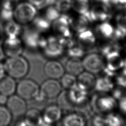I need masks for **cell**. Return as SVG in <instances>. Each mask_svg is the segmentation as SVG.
<instances>
[{
	"label": "cell",
	"instance_id": "obj_27",
	"mask_svg": "<svg viewBox=\"0 0 126 126\" xmlns=\"http://www.w3.org/2000/svg\"><path fill=\"white\" fill-rule=\"evenodd\" d=\"M63 124L64 126H83L85 122L81 116L76 114H70L64 118Z\"/></svg>",
	"mask_w": 126,
	"mask_h": 126
},
{
	"label": "cell",
	"instance_id": "obj_38",
	"mask_svg": "<svg viewBox=\"0 0 126 126\" xmlns=\"http://www.w3.org/2000/svg\"><path fill=\"white\" fill-rule=\"evenodd\" d=\"M117 25L126 28V12L121 13L116 17Z\"/></svg>",
	"mask_w": 126,
	"mask_h": 126
},
{
	"label": "cell",
	"instance_id": "obj_45",
	"mask_svg": "<svg viewBox=\"0 0 126 126\" xmlns=\"http://www.w3.org/2000/svg\"><path fill=\"white\" fill-rule=\"evenodd\" d=\"M8 96L0 93V105H3L6 103Z\"/></svg>",
	"mask_w": 126,
	"mask_h": 126
},
{
	"label": "cell",
	"instance_id": "obj_28",
	"mask_svg": "<svg viewBox=\"0 0 126 126\" xmlns=\"http://www.w3.org/2000/svg\"><path fill=\"white\" fill-rule=\"evenodd\" d=\"M50 22L45 17H36L32 23L34 29L39 32H46L50 28Z\"/></svg>",
	"mask_w": 126,
	"mask_h": 126
},
{
	"label": "cell",
	"instance_id": "obj_32",
	"mask_svg": "<svg viewBox=\"0 0 126 126\" xmlns=\"http://www.w3.org/2000/svg\"><path fill=\"white\" fill-rule=\"evenodd\" d=\"M12 115L7 108L0 105V126H8L11 122Z\"/></svg>",
	"mask_w": 126,
	"mask_h": 126
},
{
	"label": "cell",
	"instance_id": "obj_50",
	"mask_svg": "<svg viewBox=\"0 0 126 126\" xmlns=\"http://www.w3.org/2000/svg\"><path fill=\"white\" fill-rule=\"evenodd\" d=\"M123 67H124V68L123 70V74L126 75V59L124 60Z\"/></svg>",
	"mask_w": 126,
	"mask_h": 126
},
{
	"label": "cell",
	"instance_id": "obj_46",
	"mask_svg": "<svg viewBox=\"0 0 126 126\" xmlns=\"http://www.w3.org/2000/svg\"><path fill=\"white\" fill-rule=\"evenodd\" d=\"M122 92L121 90L119 89H116L114 90L113 93V95L114 98L120 99L122 97Z\"/></svg>",
	"mask_w": 126,
	"mask_h": 126
},
{
	"label": "cell",
	"instance_id": "obj_9",
	"mask_svg": "<svg viewBox=\"0 0 126 126\" xmlns=\"http://www.w3.org/2000/svg\"><path fill=\"white\" fill-rule=\"evenodd\" d=\"M72 22L73 20L70 16L63 14L53 21L52 28L60 36L71 37V33L69 26L72 24Z\"/></svg>",
	"mask_w": 126,
	"mask_h": 126
},
{
	"label": "cell",
	"instance_id": "obj_44",
	"mask_svg": "<svg viewBox=\"0 0 126 126\" xmlns=\"http://www.w3.org/2000/svg\"><path fill=\"white\" fill-rule=\"evenodd\" d=\"M97 2L101 3L109 8H111L112 5V0H96Z\"/></svg>",
	"mask_w": 126,
	"mask_h": 126
},
{
	"label": "cell",
	"instance_id": "obj_37",
	"mask_svg": "<svg viewBox=\"0 0 126 126\" xmlns=\"http://www.w3.org/2000/svg\"><path fill=\"white\" fill-rule=\"evenodd\" d=\"M113 36L116 39L124 38L126 36V28L117 25V28L114 30Z\"/></svg>",
	"mask_w": 126,
	"mask_h": 126
},
{
	"label": "cell",
	"instance_id": "obj_25",
	"mask_svg": "<svg viewBox=\"0 0 126 126\" xmlns=\"http://www.w3.org/2000/svg\"><path fill=\"white\" fill-rule=\"evenodd\" d=\"M3 29L6 35L9 37H18L21 32L20 25L12 20L6 21Z\"/></svg>",
	"mask_w": 126,
	"mask_h": 126
},
{
	"label": "cell",
	"instance_id": "obj_41",
	"mask_svg": "<svg viewBox=\"0 0 126 126\" xmlns=\"http://www.w3.org/2000/svg\"><path fill=\"white\" fill-rule=\"evenodd\" d=\"M93 125L96 126H101L106 125L105 120L100 116H96L94 118Z\"/></svg>",
	"mask_w": 126,
	"mask_h": 126
},
{
	"label": "cell",
	"instance_id": "obj_30",
	"mask_svg": "<svg viewBox=\"0 0 126 126\" xmlns=\"http://www.w3.org/2000/svg\"><path fill=\"white\" fill-rule=\"evenodd\" d=\"M61 85L66 90H70L77 86V79L73 75L64 73L61 77Z\"/></svg>",
	"mask_w": 126,
	"mask_h": 126
},
{
	"label": "cell",
	"instance_id": "obj_3",
	"mask_svg": "<svg viewBox=\"0 0 126 126\" xmlns=\"http://www.w3.org/2000/svg\"><path fill=\"white\" fill-rule=\"evenodd\" d=\"M62 91V86L56 79H49L45 81L39 88V92L34 98L38 101L57 97Z\"/></svg>",
	"mask_w": 126,
	"mask_h": 126
},
{
	"label": "cell",
	"instance_id": "obj_11",
	"mask_svg": "<svg viewBox=\"0 0 126 126\" xmlns=\"http://www.w3.org/2000/svg\"><path fill=\"white\" fill-rule=\"evenodd\" d=\"M62 116V109L56 105L47 106L42 114L44 125H50L58 122Z\"/></svg>",
	"mask_w": 126,
	"mask_h": 126
},
{
	"label": "cell",
	"instance_id": "obj_13",
	"mask_svg": "<svg viewBox=\"0 0 126 126\" xmlns=\"http://www.w3.org/2000/svg\"><path fill=\"white\" fill-rule=\"evenodd\" d=\"M107 64L106 68L109 70L115 72L123 67L124 60L123 59L118 51H112L105 56Z\"/></svg>",
	"mask_w": 126,
	"mask_h": 126
},
{
	"label": "cell",
	"instance_id": "obj_21",
	"mask_svg": "<svg viewBox=\"0 0 126 126\" xmlns=\"http://www.w3.org/2000/svg\"><path fill=\"white\" fill-rule=\"evenodd\" d=\"M69 96L74 104H80L84 102L87 98V91L79 88L77 85L68 90Z\"/></svg>",
	"mask_w": 126,
	"mask_h": 126
},
{
	"label": "cell",
	"instance_id": "obj_34",
	"mask_svg": "<svg viewBox=\"0 0 126 126\" xmlns=\"http://www.w3.org/2000/svg\"><path fill=\"white\" fill-rule=\"evenodd\" d=\"M72 0H57L55 6L60 12L67 11L72 7Z\"/></svg>",
	"mask_w": 126,
	"mask_h": 126
},
{
	"label": "cell",
	"instance_id": "obj_17",
	"mask_svg": "<svg viewBox=\"0 0 126 126\" xmlns=\"http://www.w3.org/2000/svg\"><path fill=\"white\" fill-rule=\"evenodd\" d=\"M96 106L97 109L102 112H107L112 110L117 106L116 101L113 97L102 96L97 98Z\"/></svg>",
	"mask_w": 126,
	"mask_h": 126
},
{
	"label": "cell",
	"instance_id": "obj_10",
	"mask_svg": "<svg viewBox=\"0 0 126 126\" xmlns=\"http://www.w3.org/2000/svg\"><path fill=\"white\" fill-rule=\"evenodd\" d=\"M44 72L45 75L49 79L57 80L61 78L64 74V68L59 62L50 60L45 64Z\"/></svg>",
	"mask_w": 126,
	"mask_h": 126
},
{
	"label": "cell",
	"instance_id": "obj_14",
	"mask_svg": "<svg viewBox=\"0 0 126 126\" xmlns=\"http://www.w3.org/2000/svg\"><path fill=\"white\" fill-rule=\"evenodd\" d=\"M39 32L34 29L26 31L23 35V41L27 46L30 48L40 47L42 40Z\"/></svg>",
	"mask_w": 126,
	"mask_h": 126
},
{
	"label": "cell",
	"instance_id": "obj_15",
	"mask_svg": "<svg viewBox=\"0 0 126 126\" xmlns=\"http://www.w3.org/2000/svg\"><path fill=\"white\" fill-rule=\"evenodd\" d=\"M95 78L93 73L86 71L82 72L78 75L77 85L80 88L87 91L94 87Z\"/></svg>",
	"mask_w": 126,
	"mask_h": 126
},
{
	"label": "cell",
	"instance_id": "obj_2",
	"mask_svg": "<svg viewBox=\"0 0 126 126\" xmlns=\"http://www.w3.org/2000/svg\"><path fill=\"white\" fill-rule=\"evenodd\" d=\"M37 14L36 8L30 2H23L13 10L14 21L20 25H27L32 22Z\"/></svg>",
	"mask_w": 126,
	"mask_h": 126
},
{
	"label": "cell",
	"instance_id": "obj_20",
	"mask_svg": "<svg viewBox=\"0 0 126 126\" xmlns=\"http://www.w3.org/2000/svg\"><path fill=\"white\" fill-rule=\"evenodd\" d=\"M24 120L27 126L44 125L42 114L36 109L32 108L26 111Z\"/></svg>",
	"mask_w": 126,
	"mask_h": 126
},
{
	"label": "cell",
	"instance_id": "obj_49",
	"mask_svg": "<svg viewBox=\"0 0 126 126\" xmlns=\"http://www.w3.org/2000/svg\"><path fill=\"white\" fill-rule=\"evenodd\" d=\"M4 53L3 51V49L2 48V47L0 46V62L4 58Z\"/></svg>",
	"mask_w": 126,
	"mask_h": 126
},
{
	"label": "cell",
	"instance_id": "obj_36",
	"mask_svg": "<svg viewBox=\"0 0 126 126\" xmlns=\"http://www.w3.org/2000/svg\"><path fill=\"white\" fill-rule=\"evenodd\" d=\"M67 54L71 58H80L84 56L85 54V51L81 47L72 46L68 48Z\"/></svg>",
	"mask_w": 126,
	"mask_h": 126
},
{
	"label": "cell",
	"instance_id": "obj_4",
	"mask_svg": "<svg viewBox=\"0 0 126 126\" xmlns=\"http://www.w3.org/2000/svg\"><path fill=\"white\" fill-rule=\"evenodd\" d=\"M17 95L25 100L34 99L39 92L37 83L31 79H23L16 86Z\"/></svg>",
	"mask_w": 126,
	"mask_h": 126
},
{
	"label": "cell",
	"instance_id": "obj_24",
	"mask_svg": "<svg viewBox=\"0 0 126 126\" xmlns=\"http://www.w3.org/2000/svg\"><path fill=\"white\" fill-rule=\"evenodd\" d=\"M57 105L64 110H70L74 106V103L70 100L68 90L61 91L57 96Z\"/></svg>",
	"mask_w": 126,
	"mask_h": 126
},
{
	"label": "cell",
	"instance_id": "obj_40",
	"mask_svg": "<svg viewBox=\"0 0 126 126\" xmlns=\"http://www.w3.org/2000/svg\"><path fill=\"white\" fill-rule=\"evenodd\" d=\"M45 0H28L29 2L38 9H41L44 7Z\"/></svg>",
	"mask_w": 126,
	"mask_h": 126
},
{
	"label": "cell",
	"instance_id": "obj_43",
	"mask_svg": "<svg viewBox=\"0 0 126 126\" xmlns=\"http://www.w3.org/2000/svg\"><path fill=\"white\" fill-rule=\"evenodd\" d=\"M119 106L123 112L126 113V97H123L121 99L119 104Z\"/></svg>",
	"mask_w": 126,
	"mask_h": 126
},
{
	"label": "cell",
	"instance_id": "obj_12",
	"mask_svg": "<svg viewBox=\"0 0 126 126\" xmlns=\"http://www.w3.org/2000/svg\"><path fill=\"white\" fill-rule=\"evenodd\" d=\"M110 8L98 2H97L90 9V21H104L110 17Z\"/></svg>",
	"mask_w": 126,
	"mask_h": 126
},
{
	"label": "cell",
	"instance_id": "obj_35",
	"mask_svg": "<svg viewBox=\"0 0 126 126\" xmlns=\"http://www.w3.org/2000/svg\"><path fill=\"white\" fill-rule=\"evenodd\" d=\"M106 125L110 126H118L122 125V121L119 116L116 114H109L105 118Z\"/></svg>",
	"mask_w": 126,
	"mask_h": 126
},
{
	"label": "cell",
	"instance_id": "obj_33",
	"mask_svg": "<svg viewBox=\"0 0 126 126\" xmlns=\"http://www.w3.org/2000/svg\"><path fill=\"white\" fill-rule=\"evenodd\" d=\"M60 16V12L55 6L52 5L48 6L46 10L44 17L50 22H52L56 20Z\"/></svg>",
	"mask_w": 126,
	"mask_h": 126
},
{
	"label": "cell",
	"instance_id": "obj_31",
	"mask_svg": "<svg viewBox=\"0 0 126 126\" xmlns=\"http://www.w3.org/2000/svg\"><path fill=\"white\" fill-rule=\"evenodd\" d=\"M89 22L90 21L86 16L80 15L74 22L73 21L71 25L78 33L87 29Z\"/></svg>",
	"mask_w": 126,
	"mask_h": 126
},
{
	"label": "cell",
	"instance_id": "obj_8",
	"mask_svg": "<svg viewBox=\"0 0 126 126\" xmlns=\"http://www.w3.org/2000/svg\"><path fill=\"white\" fill-rule=\"evenodd\" d=\"M6 107L14 117H20L26 112L27 105L25 99L18 95H11L8 98Z\"/></svg>",
	"mask_w": 126,
	"mask_h": 126
},
{
	"label": "cell",
	"instance_id": "obj_39",
	"mask_svg": "<svg viewBox=\"0 0 126 126\" xmlns=\"http://www.w3.org/2000/svg\"><path fill=\"white\" fill-rule=\"evenodd\" d=\"M112 5L119 9H126V0H112Z\"/></svg>",
	"mask_w": 126,
	"mask_h": 126
},
{
	"label": "cell",
	"instance_id": "obj_16",
	"mask_svg": "<svg viewBox=\"0 0 126 126\" xmlns=\"http://www.w3.org/2000/svg\"><path fill=\"white\" fill-rule=\"evenodd\" d=\"M16 86L14 79L8 75H4L0 78V93L7 96L14 94Z\"/></svg>",
	"mask_w": 126,
	"mask_h": 126
},
{
	"label": "cell",
	"instance_id": "obj_29",
	"mask_svg": "<svg viewBox=\"0 0 126 126\" xmlns=\"http://www.w3.org/2000/svg\"><path fill=\"white\" fill-rule=\"evenodd\" d=\"M114 29L108 22H104L96 28V32L99 35L105 38H109L113 36Z\"/></svg>",
	"mask_w": 126,
	"mask_h": 126
},
{
	"label": "cell",
	"instance_id": "obj_48",
	"mask_svg": "<svg viewBox=\"0 0 126 126\" xmlns=\"http://www.w3.org/2000/svg\"><path fill=\"white\" fill-rule=\"evenodd\" d=\"M57 0H46L44 4V7L55 4Z\"/></svg>",
	"mask_w": 126,
	"mask_h": 126
},
{
	"label": "cell",
	"instance_id": "obj_51",
	"mask_svg": "<svg viewBox=\"0 0 126 126\" xmlns=\"http://www.w3.org/2000/svg\"><path fill=\"white\" fill-rule=\"evenodd\" d=\"M10 0V1H11L12 2H17V1H19V0Z\"/></svg>",
	"mask_w": 126,
	"mask_h": 126
},
{
	"label": "cell",
	"instance_id": "obj_22",
	"mask_svg": "<svg viewBox=\"0 0 126 126\" xmlns=\"http://www.w3.org/2000/svg\"><path fill=\"white\" fill-rule=\"evenodd\" d=\"M14 2L9 0H2L0 10V17L5 21L12 19Z\"/></svg>",
	"mask_w": 126,
	"mask_h": 126
},
{
	"label": "cell",
	"instance_id": "obj_47",
	"mask_svg": "<svg viewBox=\"0 0 126 126\" xmlns=\"http://www.w3.org/2000/svg\"><path fill=\"white\" fill-rule=\"evenodd\" d=\"M5 70L4 64L0 63V78L5 75Z\"/></svg>",
	"mask_w": 126,
	"mask_h": 126
},
{
	"label": "cell",
	"instance_id": "obj_6",
	"mask_svg": "<svg viewBox=\"0 0 126 126\" xmlns=\"http://www.w3.org/2000/svg\"><path fill=\"white\" fill-rule=\"evenodd\" d=\"M41 48L43 49L45 56L50 58H56L61 56L64 48L59 39L54 36L44 38Z\"/></svg>",
	"mask_w": 126,
	"mask_h": 126
},
{
	"label": "cell",
	"instance_id": "obj_1",
	"mask_svg": "<svg viewBox=\"0 0 126 126\" xmlns=\"http://www.w3.org/2000/svg\"><path fill=\"white\" fill-rule=\"evenodd\" d=\"M5 72L15 79H22L29 71V64L25 58L21 55L9 57L4 63Z\"/></svg>",
	"mask_w": 126,
	"mask_h": 126
},
{
	"label": "cell",
	"instance_id": "obj_26",
	"mask_svg": "<svg viewBox=\"0 0 126 126\" xmlns=\"http://www.w3.org/2000/svg\"><path fill=\"white\" fill-rule=\"evenodd\" d=\"M95 89L101 92H107L113 88V83L108 76L98 78L95 81Z\"/></svg>",
	"mask_w": 126,
	"mask_h": 126
},
{
	"label": "cell",
	"instance_id": "obj_19",
	"mask_svg": "<svg viewBox=\"0 0 126 126\" xmlns=\"http://www.w3.org/2000/svg\"><path fill=\"white\" fill-rule=\"evenodd\" d=\"M82 62L79 58H71L68 60L65 65V69L67 73L74 76L78 75L84 70Z\"/></svg>",
	"mask_w": 126,
	"mask_h": 126
},
{
	"label": "cell",
	"instance_id": "obj_42",
	"mask_svg": "<svg viewBox=\"0 0 126 126\" xmlns=\"http://www.w3.org/2000/svg\"><path fill=\"white\" fill-rule=\"evenodd\" d=\"M116 82L119 86L126 88V75L122 74V75L118 76L116 79Z\"/></svg>",
	"mask_w": 126,
	"mask_h": 126
},
{
	"label": "cell",
	"instance_id": "obj_7",
	"mask_svg": "<svg viewBox=\"0 0 126 126\" xmlns=\"http://www.w3.org/2000/svg\"><path fill=\"white\" fill-rule=\"evenodd\" d=\"M84 68L92 73H97L103 70L104 63L102 57L96 53L87 55L82 61Z\"/></svg>",
	"mask_w": 126,
	"mask_h": 126
},
{
	"label": "cell",
	"instance_id": "obj_5",
	"mask_svg": "<svg viewBox=\"0 0 126 126\" xmlns=\"http://www.w3.org/2000/svg\"><path fill=\"white\" fill-rule=\"evenodd\" d=\"M2 48L4 55L8 58L20 56L23 51V42L18 37H7L3 41Z\"/></svg>",
	"mask_w": 126,
	"mask_h": 126
},
{
	"label": "cell",
	"instance_id": "obj_52",
	"mask_svg": "<svg viewBox=\"0 0 126 126\" xmlns=\"http://www.w3.org/2000/svg\"></svg>",
	"mask_w": 126,
	"mask_h": 126
},
{
	"label": "cell",
	"instance_id": "obj_23",
	"mask_svg": "<svg viewBox=\"0 0 126 126\" xmlns=\"http://www.w3.org/2000/svg\"><path fill=\"white\" fill-rule=\"evenodd\" d=\"M89 6V0H72L73 9L80 15L86 16L90 21Z\"/></svg>",
	"mask_w": 126,
	"mask_h": 126
},
{
	"label": "cell",
	"instance_id": "obj_18",
	"mask_svg": "<svg viewBox=\"0 0 126 126\" xmlns=\"http://www.w3.org/2000/svg\"><path fill=\"white\" fill-rule=\"evenodd\" d=\"M78 39L79 44L82 49H88L92 47L95 41L93 32L88 29L78 33Z\"/></svg>",
	"mask_w": 126,
	"mask_h": 126
}]
</instances>
